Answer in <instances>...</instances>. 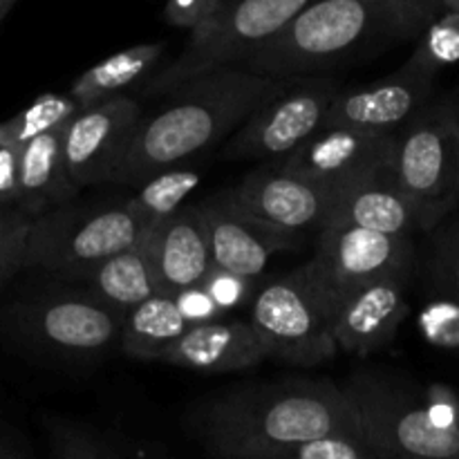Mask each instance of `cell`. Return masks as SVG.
Segmentation results:
<instances>
[{
	"label": "cell",
	"instance_id": "cb8c5ba5",
	"mask_svg": "<svg viewBox=\"0 0 459 459\" xmlns=\"http://www.w3.org/2000/svg\"><path fill=\"white\" fill-rule=\"evenodd\" d=\"M88 281L99 299L121 312L160 291L142 242L99 263L88 273Z\"/></svg>",
	"mask_w": 459,
	"mask_h": 459
},
{
	"label": "cell",
	"instance_id": "ba28073f",
	"mask_svg": "<svg viewBox=\"0 0 459 459\" xmlns=\"http://www.w3.org/2000/svg\"><path fill=\"white\" fill-rule=\"evenodd\" d=\"M314 0H222L218 12L191 31L184 52L152 76L143 94H164L220 65H238L251 49L294 21Z\"/></svg>",
	"mask_w": 459,
	"mask_h": 459
},
{
	"label": "cell",
	"instance_id": "2e32d148",
	"mask_svg": "<svg viewBox=\"0 0 459 459\" xmlns=\"http://www.w3.org/2000/svg\"><path fill=\"white\" fill-rule=\"evenodd\" d=\"M411 272L390 273L327 305L330 330L339 350L368 357L394 339L399 325L411 312L406 299Z\"/></svg>",
	"mask_w": 459,
	"mask_h": 459
},
{
	"label": "cell",
	"instance_id": "d6986e66",
	"mask_svg": "<svg viewBox=\"0 0 459 459\" xmlns=\"http://www.w3.org/2000/svg\"><path fill=\"white\" fill-rule=\"evenodd\" d=\"M264 354V345L249 321H215L195 323L184 330L164 350L160 361L206 372V375H229V372L251 370L258 366Z\"/></svg>",
	"mask_w": 459,
	"mask_h": 459
},
{
	"label": "cell",
	"instance_id": "3957f363",
	"mask_svg": "<svg viewBox=\"0 0 459 459\" xmlns=\"http://www.w3.org/2000/svg\"><path fill=\"white\" fill-rule=\"evenodd\" d=\"M281 76L220 65L184 81L155 115L139 121L133 143L112 182L139 184L148 175L213 148L245 124Z\"/></svg>",
	"mask_w": 459,
	"mask_h": 459
},
{
	"label": "cell",
	"instance_id": "e575fe53",
	"mask_svg": "<svg viewBox=\"0 0 459 459\" xmlns=\"http://www.w3.org/2000/svg\"><path fill=\"white\" fill-rule=\"evenodd\" d=\"M173 299H175V303H178L182 316L188 321V325L215 321V318L224 316V314L218 309V305L213 303V299L209 296V291L202 287V282L200 285H191V287H184V290L175 291Z\"/></svg>",
	"mask_w": 459,
	"mask_h": 459
},
{
	"label": "cell",
	"instance_id": "f1b7e54d",
	"mask_svg": "<svg viewBox=\"0 0 459 459\" xmlns=\"http://www.w3.org/2000/svg\"><path fill=\"white\" fill-rule=\"evenodd\" d=\"M273 459H379L361 433L339 430L281 448Z\"/></svg>",
	"mask_w": 459,
	"mask_h": 459
},
{
	"label": "cell",
	"instance_id": "8d00e7d4",
	"mask_svg": "<svg viewBox=\"0 0 459 459\" xmlns=\"http://www.w3.org/2000/svg\"><path fill=\"white\" fill-rule=\"evenodd\" d=\"M27 455L25 448H21V442L12 437L9 433H4L3 426H0V459H12V457H22Z\"/></svg>",
	"mask_w": 459,
	"mask_h": 459
},
{
	"label": "cell",
	"instance_id": "7c38bea8",
	"mask_svg": "<svg viewBox=\"0 0 459 459\" xmlns=\"http://www.w3.org/2000/svg\"><path fill=\"white\" fill-rule=\"evenodd\" d=\"M142 121V106L130 97H115L79 108L63 130L67 173L79 188L112 182Z\"/></svg>",
	"mask_w": 459,
	"mask_h": 459
},
{
	"label": "cell",
	"instance_id": "603a6c76",
	"mask_svg": "<svg viewBox=\"0 0 459 459\" xmlns=\"http://www.w3.org/2000/svg\"><path fill=\"white\" fill-rule=\"evenodd\" d=\"M161 52H164V43H142L112 54L106 61H99L97 65L85 70L72 83L67 94L74 99L76 108H88L99 101H106L133 85L137 79H142L146 72H151Z\"/></svg>",
	"mask_w": 459,
	"mask_h": 459
},
{
	"label": "cell",
	"instance_id": "4fadbf2b",
	"mask_svg": "<svg viewBox=\"0 0 459 459\" xmlns=\"http://www.w3.org/2000/svg\"><path fill=\"white\" fill-rule=\"evenodd\" d=\"M200 209L209 233L213 264L242 276L258 278L273 254L299 249L303 242L299 231L273 227L242 209L233 200L231 191L209 197L202 202Z\"/></svg>",
	"mask_w": 459,
	"mask_h": 459
},
{
	"label": "cell",
	"instance_id": "d4e9b609",
	"mask_svg": "<svg viewBox=\"0 0 459 459\" xmlns=\"http://www.w3.org/2000/svg\"><path fill=\"white\" fill-rule=\"evenodd\" d=\"M142 182L143 186L126 202V206L146 227H151L157 220L175 213L184 204V200L200 186V173L188 166L175 164L148 175Z\"/></svg>",
	"mask_w": 459,
	"mask_h": 459
},
{
	"label": "cell",
	"instance_id": "9c48e42d",
	"mask_svg": "<svg viewBox=\"0 0 459 459\" xmlns=\"http://www.w3.org/2000/svg\"><path fill=\"white\" fill-rule=\"evenodd\" d=\"M339 83L325 74L281 76L224 148V160H281L323 126Z\"/></svg>",
	"mask_w": 459,
	"mask_h": 459
},
{
	"label": "cell",
	"instance_id": "8fae6325",
	"mask_svg": "<svg viewBox=\"0 0 459 459\" xmlns=\"http://www.w3.org/2000/svg\"><path fill=\"white\" fill-rule=\"evenodd\" d=\"M124 312L99 296H49L22 303L7 321L18 339L63 354H99L121 339Z\"/></svg>",
	"mask_w": 459,
	"mask_h": 459
},
{
	"label": "cell",
	"instance_id": "5b68a950",
	"mask_svg": "<svg viewBox=\"0 0 459 459\" xmlns=\"http://www.w3.org/2000/svg\"><path fill=\"white\" fill-rule=\"evenodd\" d=\"M394 173L415 206L420 231H433L459 206V108L426 103L397 133Z\"/></svg>",
	"mask_w": 459,
	"mask_h": 459
},
{
	"label": "cell",
	"instance_id": "1f68e13d",
	"mask_svg": "<svg viewBox=\"0 0 459 459\" xmlns=\"http://www.w3.org/2000/svg\"><path fill=\"white\" fill-rule=\"evenodd\" d=\"M426 339L444 350H459V305L442 294H433L420 316Z\"/></svg>",
	"mask_w": 459,
	"mask_h": 459
},
{
	"label": "cell",
	"instance_id": "b9f144b4",
	"mask_svg": "<svg viewBox=\"0 0 459 459\" xmlns=\"http://www.w3.org/2000/svg\"><path fill=\"white\" fill-rule=\"evenodd\" d=\"M457 108H459V103H457Z\"/></svg>",
	"mask_w": 459,
	"mask_h": 459
},
{
	"label": "cell",
	"instance_id": "9a60e30c",
	"mask_svg": "<svg viewBox=\"0 0 459 459\" xmlns=\"http://www.w3.org/2000/svg\"><path fill=\"white\" fill-rule=\"evenodd\" d=\"M336 186L314 182L281 164L264 166L247 175L231 195L242 209L287 231L321 229L334 213Z\"/></svg>",
	"mask_w": 459,
	"mask_h": 459
},
{
	"label": "cell",
	"instance_id": "30bf717a",
	"mask_svg": "<svg viewBox=\"0 0 459 459\" xmlns=\"http://www.w3.org/2000/svg\"><path fill=\"white\" fill-rule=\"evenodd\" d=\"M411 236L375 231L343 218H330L318 229L312 263L327 305L348 291L379 278L412 269Z\"/></svg>",
	"mask_w": 459,
	"mask_h": 459
},
{
	"label": "cell",
	"instance_id": "52a82bcc",
	"mask_svg": "<svg viewBox=\"0 0 459 459\" xmlns=\"http://www.w3.org/2000/svg\"><path fill=\"white\" fill-rule=\"evenodd\" d=\"M146 224L126 204L49 209L31 218L22 267L88 276L99 263L142 242Z\"/></svg>",
	"mask_w": 459,
	"mask_h": 459
},
{
	"label": "cell",
	"instance_id": "f546056e",
	"mask_svg": "<svg viewBox=\"0 0 459 459\" xmlns=\"http://www.w3.org/2000/svg\"><path fill=\"white\" fill-rule=\"evenodd\" d=\"M433 231L430 281L435 294L446 296L459 305V218L453 222L442 220Z\"/></svg>",
	"mask_w": 459,
	"mask_h": 459
},
{
	"label": "cell",
	"instance_id": "d6a6232c",
	"mask_svg": "<svg viewBox=\"0 0 459 459\" xmlns=\"http://www.w3.org/2000/svg\"><path fill=\"white\" fill-rule=\"evenodd\" d=\"M202 287L209 291V296L213 299V303L218 305L220 312L227 316L233 309L242 307V305L251 303L254 299V287L255 278L242 276V273L229 272L222 267H211L209 273L202 281Z\"/></svg>",
	"mask_w": 459,
	"mask_h": 459
},
{
	"label": "cell",
	"instance_id": "836d02e7",
	"mask_svg": "<svg viewBox=\"0 0 459 459\" xmlns=\"http://www.w3.org/2000/svg\"><path fill=\"white\" fill-rule=\"evenodd\" d=\"M222 0H169L164 18L179 30H197L220 9Z\"/></svg>",
	"mask_w": 459,
	"mask_h": 459
},
{
	"label": "cell",
	"instance_id": "ac0fdd59",
	"mask_svg": "<svg viewBox=\"0 0 459 459\" xmlns=\"http://www.w3.org/2000/svg\"><path fill=\"white\" fill-rule=\"evenodd\" d=\"M142 247L155 273L157 287L164 294L200 285L213 267L200 204H182L175 213L151 224L143 231Z\"/></svg>",
	"mask_w": 459,
	"mask_h": 459
},
{
	"label": "cell",
	"instance_id": "d590c367",
	"mask_svg": "<svg viewBox=\"0 0 459 459\" xmlns=\"http://www.w3.org/2000/svg\"><path fill=\"white\" fill-rule=\"evenodd\" d=\"M18 152L21 148L0 143V206H16Z\"/></svg>",
	"mask_w": 459,
	"mask_h": 459
},
{
	"label": "cell",
	"instance_id": "8992f818",
	"mask_svg": "<svg viewBox=\"0 0 459 459\" xmlns=\"http://www.w3.org/2000/svg\"><path fill=\"white\" fill-rule=\"evenodd\" d=\"M251 327L260 336L267 359L299 368H314L336 357L325 291L312 263L269 281L251 299Z\"/></svg>",
	"mask_w": 459,
	"mask_h": 459
},
{
	"label": "cell",
	"instance_id": "5bb4252c",
	"mask_svg": "<svg viewBox=\"0 0 459 459\" xmlns=\"http://www.w3.org/2000/svg\"><path fill=\"white\" fill-rule=\"evenodd\" d=\"M397 133L330 126L309 134L290 155L276 160L282 169L327 186H343L379 166L393 164Z\"/></svg>",
	"mask_w": 459,
	"mask_h": 459
},
{
	"label": "cell",
	"instance_id": "484cf974",
	"mask_svg": "<svg viewBox=\"0 0 459 459\" xmlns=\"http://www.w3.org/2000/svg\"><path fill=\"white\" fill-rule=\"evenodd\" d=\"M48 439L52 453L63 459H119L134 455V451L124 448L119 439L108 437L106 433H99L97 429L81 421L61 420L52 417L45 424Z\"/></svg>",
	"mask_w": 459,
	"mask_h": 459
},
{
	"label": "cell",
	"instance_id": "ffe728a7",
	"mask_svg": "<svg viewBox=\"0 0 459 459\" xmlns=\"http://www.w3.org/2000/svg\"><path fill=\"white\" fill-rule=\"evenodd\" d=\"M332 218H343L394 236H412L420 231L415 206L399 184L394 161L339 186Z\"/></svg>",
	"mask_w": 459,
	"mask_h": 459
},
{
	"label": "cell",
	"instance_id": "83f0119b",
	"mask_svg": "<svg viewBox=\"0 0 459 459\" xmlns=\"http://www.w3.org/2000/svg\"><path fill=\"white\" fill-rule=\"evenodd\" d=\"M411 63L420 65L430 74H439L444 67L459 63V12L444 9L442 16H435L424 31L417 36V48L412 49Z\"/></svg>",
	"mask_w": 459,
	"mask_h": 459
},
{
	"label": "cell",
	"instance_id": "44dd1931",
	"mask_svg": "<svg viewBox=\"0 0 459 459\" xmlns=\"http://www.w3.org/2000/svg\"><path fill=\"white\" fill-rule=\"evenodd\" d=\"M65 124L30 139L18 152L16 206L30 218L56 206H65L79 193V186L67 173L63 155Z\"/></svg>",
	"mask_w": 459,
	"mask_h": 459
},
{
	"label": "cell",
	"instance_id": "7402d4cb",
	"mask_svg": "<svg viewBox=\"0 0 459 459\" xmlns=\"http://www.w3.org/2000/svg\"><path fill=\"white\" fill-rule=\"evenodd\" d=\"M188 321L179 312L173 294L148 296L142 303L126 309L121 318V352L142 361L161 359L164 350L184 334Z\"/></svg>",
	"mask_w": 459,
	"mask_h": 459
},
{
	"label": "cell",
	"instance_id": "f35d334b",
	"mask_svg": "<svg viewBox=\"0 0 459 459\" xmlns=\"http://www.w3.org/2000/svg\"><path fill=\"white\" fill-rule=\"evenodd\" d=\"M13 3H16V0H0V13H4V16H7L9 9L13 7Z\"/></svg>",
	"mask_w": 459,
	"mask_h": 459
},
{
	"label": "cell",
	"instance_id": "74e56055",
	"mask_svg": "<svg viewBox=\"0 0 459 459\" xmlns=\"http://www.w3.org/2000/svg\"><path fill=\"white\" fill-rule=\"evenodd\" d=\"M439 7L448 9V12H459V0H437Z\"/></svg>",
	"mask_w": 459,
	"mask_h": 459
},
{
	"label": "cell",
	"instance_id": "277c9868",
	"mask_svg": "<svg viewBox=\"0 0 459 459\" xmlns=\"http://www.w3.org/2000/svg\"><path fill=\"white\" fill-rule=\"evenodd\" d=\"M359 433L377 457L459 459V394L442 384H399L357 372L343 385Z\"/></svg>",
	"mask_w": 459,
	"mask_h": 459
},
{
	"label": "cell",
	"instance_id": "e0dca14e",
	"mask_svg": "<svg viewBox=\"0 0 459 459\" xmlns=\"http://www.w3.org/2000/svg\"><path fill=\"white\" fill-rule=\"evenodd\" d=\"M437 74L406 61L397 72L366 88L339 90L325 112L321 128L352 126V128L394 133L417 110L429 103Z\"/></svg>",
	"mask_w": 459,
	"mask_h": 459
},
{
	"label": "cell",
	"instance_id": "7a4b0ae2",
	"mask_svg": "<svg viewBox=\"0 0 459 459\" xmlns=\"http://www.w3.org/2000/svg\"><path fill=\"white\" fill-rule=\"evenodd\" d=\"M195 430L211 457L273 459L290 444L359 426L341 385L290 379L211 399L197 408Z\"/></svg>",
	"mask_w": 459,
	"mask_h": 459
},
{
	"label": "cell",
	"instance_id": "60d3db41",
	"mask_svg": "<svg viewBox=\"0 0 459 459\" xmlns=\"http://www.w3.org/2000/svg\"><path fill=\"white\" fill-rule=\"evenodd\" d=\"M4 21V13H0V22H3Z\"/></svg>",
	"mask_w": 459,
	"mask_h": 459
},
{
	"label": "cell",
	"instance_id": "6da1fadb",
	"mask_svg": "<svg viewBox=\"0 0 459 459\" xmlns=\"http://www.w3.org/2000/svg\"><path fill=\"white\" fill-rule=\"evenodd\" d=\"M437 0H314L238 65L255 74H325L412 40L439 13Z\"/></svg>",
	"mask_w": 459,
	"mask_h": 459
},
{
	"label": "cell",
	"instance_id": "4316f807",
	"mask_svg": "<svg viewBox=\"0 0 459 459\" xmlns=\"http://www.w3.org/2000/svg\"><path fill=\"white\" fill-rule=\"evenodd\" d=\"M76 110L79 108L70 94H40L25 110L0 124V143H9V146L16 148L25 146L30 139L65 124Z\"/></svg>",
	"mask_w": 459,
	"mask_h": 459
},
{
	"label": "cell",
	"instance_id": "ab89813d",
	"mask_svg": "<svg viewBox=\"0 0 459 459\" xmlns=\"http://www.w3.org/2000/svg\"><path fill=\"white\" fill-rule=\"evenodd\" d=\"M4 209H7V206H0V215H3V211H4Z\"/></svg>",
	"mask_w": 459,
	"mask_h": 459
},
{
	"label": "cell",
	"instance_id": "4dcf8cb0",
	"mask_svg": "<svg viewBox=\"0 0 459 459\" xmlns=\"http://www.w3.org/2000/svg\"><path fill=\"white\" fill-rule=\"evenodd\" d=\"M31 218L18 206H7L0 215V291L25 263V242Z\"/></svg>",
	"mask_w": 459,
	"mask_h": 459
}]
</instances>
